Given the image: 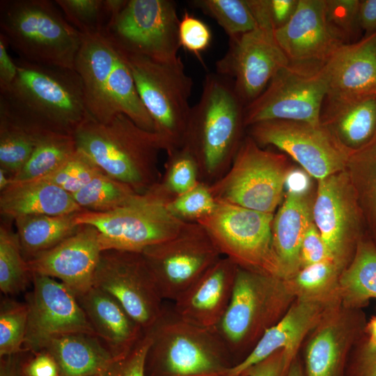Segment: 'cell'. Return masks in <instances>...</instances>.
Masks as SVG:
<instances>
[{"label":"cell","mask_w":376,"mask_h":376,"mask_svg":"<svg viewBox=\"0 0 376 376\" xmlns=\"http://www.w3.org/2000/svg\"><path fill=\"white\" fill-rule=\"evenodd\" d=\"M178 37L180 47L201 61V54L210 45L212 36L207 24L186 11L180 20Z\"/></svg>","instance_id":"48"},{"label":"cell","mask_w":376,"mask_h":376,"mask_svg":"<svg viewBox=\"0 0 376 376\" xmlns=\"http://www.w3.org/2000/svg\"><path fill=\"white\" fill-rule=\"evenodd\" d=\"M274 38L290 63L324 65L343 43L329 25L325 0H299L297 9Z\"/></svg>","instance_id":"22"},{"label":"cell","mask_w":376,"mask_h":376,"mask_svg":"<svg viewBox=\"0 0 376 376\" xmlns=\"http://www.w3.org/2000/svg\"><path fill=\"white\" fill-rule=\"evenodd\" d=\"M290 170L285 155L261 148L249 136L241 142L229 171L209 187L217 202L274 214Z\"/></svg>","instance_id":"9"},{"label":"cell","mask_w":376,"mask_h":376,"mask_svg":"<svg viewBox=\"0 0 376 376\" xmlns=\"http://www.w3.org/2000/svg\"><path fill=\"white\" fill-rule=\"evenodd\" d=\"M180 20L173 1L128 0L104 33L125 52L174 63L180 58Z\"/></svg>","instance_id":"12"},{"label":"cell","mask_w":376,"mask_h":376,"mask_svg":"<svg viewBox=\"0 0 376 376\" xmlns=\"http://www.w3.org/2000/svg\"><path fill=\"white\" fill-rule=\"evenodd\" d=\"M118 48L104 33L82 34L74 70L82 82L86 108L91 119L107 123L116 115L108 83Z\"/></svg>","instance_id":"24"},{"label":"cell","mask_w":376,"mask_h":376,"mask_svg":"<svg viewBox=\"0 0 376 376\" xmlns=\"http://www.w3.org/2000/svg\"><path fill=\"white\" fill-rule=\"evenodd\" d=\"M327 97L376 95V31L341 45L323 65Z\"/></svg>","instance_id":"25"},{"label":"cell","mask_w":376,"mask_h":376,"mask_svg":"<svg viewBox=\"0 0 376 376\" xmlns=\"http://www.w3.org/2000/svg\"><path fill=\"white\" fill-rule=\"evenodd\" d=\"M320 123L349 152L357 150L376 134V95L326 97Z\"/></svg>","instance_id":"28"},{"label":"cell","mask_w":376,"mask_h":376,"mask_svg":"<svg viewBox=\"0 0 376 376\" xmlns=\"http://www.w3.org/2000/svg\"><path fill=\"white\" fill-rule=\"evenodd\" d=\"M146 376H228L231 356L217 329L203 328L165 311L148 332Z\"/></svg>","instance_id":"5"},{"label":"cell","mask_w":376,"mask_h":376,"mask_svg":"<svg viewBox=\"0 0 376 376\" xmlns=\"http://www.w3.org/2000/svg\"><path fill=\"white\" fill-rule=\"evenodd\" d=\"M196 222L205 228L222 256L238 267L281 278L272 244L274 214L217 202Z\"/></svg>","instance_id":"10"},{"label":"cell","mask_w":376,"mask_h":376,"mask_svg":"<svg viewBox=\"0 0 376 376\" xmlns=\"http://www.w3.org/2000/svg\"><path fill=\"white\" fill-rule=\"evenodd\" d=\"M42 350L56 361L60 376L105 375L116 361L96 336L84 333L56 336Z\"/></svg>","instance_id":"30"},{"label":"cell","mask_w":376,"mask_h":376,"mask_svg":"<svg viewBox=\"0 0 376 376\" xmlns=\"http://www.w3.org/2000/svg\"><path fill=\"white\" fill-rule=\"evenodd\" d=\"M33 288L26 296L28 323L24 349L42 350L52 338L67 334L95 335L76 296L56 279L31 274Z\"/></svg>","instance_id":"17"},{"label":"cell","mask_w":376,"mask_h":376,"mask_svg":"<svg viewBox=\"0 0 376 376\" xmlns=\"http://www.w3.org/2000/svg\"><path fill=\"white\" fill-rule=\"evenodd\" d=\"M237 265L222 256L175 301L172 309L182 320L217 329L229 305Z\"/></svg>","instance_id":"23"},{"label":"cell","mask_w":376,"mask_h":376,"mask_svg":"<svg viewBox=\"0 0 376 376\" xmlns=\"http://www.w3.org/2000/svg\"><path fill=\"white\" fill-rule=\"evenodd\" d=\"M15 60L17 75L0 92V112L39 130L71 134L91 118L75 70Z\"/></svg>","instance_id":"1"},{"label":"cell","mask_w":376,"mask_h":376,"mask_svg":"<svg viewBox=\"0 0 376 376\" xmlns=\"http://www.w3.org/2000/svg\"><path fill=\"white\" fill-rule=\"evenodd\" d=\"M137 194L128 185L100 173L72 196L81 208L102 212L126 205Z\"/></svg>","instance_id":"38"},{"label":"cell","mask_w":376,"mask_h":376,"mask_svg":"<svg viewBox=\"0 0 376 376\" xmlns=\"http://www.w3.org/2000/svg\"><path fill=\"white\" fill-rule=\"evenodd\" d=\"M77 214L24 215L14 219L25 260L55 246L75 233L79 226L76 222Z\"/></svg>","instance_id":"32"},{"label":"cell","mask_w":376,"mask_h":376,"mask_svg":"<svg viewBox=\"0 0 376 376\" xmlns=\"http://www.w3.org/2000/svg\"><path fill=\"white\" fill-rule=\"evenodd\" d=\"M93 286L116 299L144 333L154 327L166 308L141 252L102 251Z\"/></svg>","instance_id":"13"},{"label":"cell","mask_w":376,"mask_h":376,"mask_svg":"<svg viewBox=\"0 0 376 376\" xmlns=\"http://www.w3.org/2000/svg\"><path fill=\"white\" fill-rule=\"evenodd\" d=\"M31 281L27 262L17 233L8 226H0V289L5 295L24 292Z\"/></svg>","instance_id":"37"},{"label":"cell","mask_w":376,"mask_h":376,"mask_svg":"<svg viewBox=\"0 0 376 376\" xmlns=\"http://www.w3.org/2000/svg\"><path fill=\"white\" fill-rule=\"evenodd\" d=\"M312 212L313 223L335 263L343 270L365 235L366 226L346 170L318 180Z\"/></svg>","instance_id":"16"},{"label":"cell","mask_w":376,"mask_h":376,"mask_svg":"<svg viewBox=\"0 0 376 376\" xmlns=\"http://www.w3.org/2000/svg\"><path fill=\"white\" fill-rule=\"evenodd\" d=\"M150 337L146 333L123 359L116 361L104 376H146L145 364Z\"/></svg>","instance_id":"49"},{"label":"cell","mask_w":376,"mask_h":376,"mask_svg":"<svg viewBox=\"0 0 376 376\" xmlns=\"http://www.w3.org/2000/svg\"><path fill=\"white\" fill-rule=\"evenodd\" d=\"M96 376H104V375H96Z\"/></svg>","instance_id":"62"},{"label":"cell","mask_w":376,"mask_h":376,"mask_svg":"<svg viewBox=\"0 0 376 376\" xmlns=\"http://www.w3.org/2000/svg\"><path fill=\"white\" fill-rule=\"evenodd\" d=\"M244 108L229 79L217 72L205 76L200 100L191 107L183 146L209 177L233 159L245 126Z\"/></svg>","instance_id":"4"},{"label":"cell","mask_w":376,"mask_h":376,"mask_svg":"<svg viewBox=\"0 0 376 376\" xmlns=\"http://www.w3.org/2000/svg\"><path fill=\"white\" fill-rule=\"evenodd\" d=\"M249 127L259 146L276 147L318 180L345 170L350 152L321 123L268 120Z\"/></svg>","instance_id":"15"},{"label":"cell","mask_w":376,"mask_h":376,"mask_svg":"<svg viewBox=\"0 0 376 376\" xmlns=\"http://www.w3.org/2000/svg\"><path fill=\"white\" fill-rule=\"evenodd\" d=\"M342 269L334 260H325L301 268L286 280L296 298H324L339 296Z\"/></svg>","instance_id":"39"},{"label":"cell","mask_w":376,"mask_h":376,"mask_svg":"<svg viewBox=\"0 0 376 376\" xmlns=\"http://www.w3.org/2000/svg\"><path fill=\"white\" fill-rule=\"evenodd\" d=\"M117 48L108 83L112 107L116 114L123 113L143 129L155 132L153 121L139 95L125 56L118 46Z\"/></svg>","instance_id":"34"},{"label":"cell","mask_w":376,"mask_h":376,"mask_svg":"<svg viewBox=\"0 0 376 376\" xmlns=\"http://www.w3.org/2000/svg\"><path fill=\"white\" fill-rule=\"evenodd\" d=\"M173 198L159 182L116 210L102 212L84 210L77 212L76 222L97 230L102 251L141 252L175 236L189 224L168 208V203Z\"/></svg>","instance_id":"7"},{"label":"cell","mask_w":376,"mask_h":376,"mask_svg":"<svg viewBox=\"0 0 376 376\" xmlns=\"http://www.w3.org/2000/svg\"><path fill=\"white\" fill-rule=\"evenodd\" d=\"M339 296L324 298L298 297L279 321L267 329L249 354L228 370V376H239L275 352L284 350L292 358L325 313L340 304Z\"/></svg>","instance_id":"21"},{"label":"cell","mask_w":376,"mask_h":376,"mask_svg":"<svg viewBox=\"0 0 376 376\" xmlns=\"http://www.w3.org/2000/svg\"><path fill=\"white\" fill-rule=\"evenodd\" d=\"M294 359L285 350H280L252 366L244 373L247 376H285Z\"/></svg>","instance_id":"51"},{"label":"cell","mask_w":376,"mask_h":376,"mask_svg":"<svg viewBox=\"0 0 376 376\" xmlns=\"http://www.w3.org/2000/svg\"><path fill=\"white\" fill-rule=\"evenodd\" d=\"M295 299L285 279L237 266L229 305L217 327L230 354L246 357Z\"/></svg>","instance_id":"6"},{"label":"cell","mask_w":376,"mask_h":376,"mask_svg":"<svg viewBox=\"0 0 376 376\" xmlns=\"http://www.w3.org/2000/svg\"><path fill=\"white\" fill-rule=\"evenodd\" d=\"M191 4L214 19L229 40L257 28L246 0H194Z\"/></svg>","instance_id":"40"},{"label":"cell","mask_w":376,"mask_h":376,"mask_svg":"<svg viewBox=\"0 0 376 376\" xmlns=\"http://www.w3.org/2000/svg\"><path fill=\"white\" fill-rule=\"evenodd\" d=\"M8 45L0 33V92L8 88L17 75L15 60L8 53Z\"/></svg>","instance_id":"53"},{"label":"cell","mask_w":376,"mask_h":376,"mask_svg":"<svg viewBox=\"0 0 376 376\" xmlns=\"http://www.w3.org/2000/svg\"><path fill=\"white\" fill-rule=\"evenodd\" d=\"M68 22L81 34L105 33L111 20L104 0H55Z\"/></svg>","instance_id":"42"},{"label":"cell","mask_w":376,"mask_h":376,"mask_svg":"<svg viewBox=\"0 0 376 376\" xmlns=\"http://www.w3.org/2000/svg\"><path fill=\"white\" fill-rule=\"evenodd\" d=\"M84 210L70 194L41 179L13 182L0 194L1 214L13 219L24 215H61Z\"/></svg>","instance_id":"29"},{"label":"cell","mask_w":376,"mask_h":376,"mask_svg":"<svg viewBox=\"0 0 376 376\" xmlns=\"http://www.w3.org/2000/svg\"><path fill=\"white\" fill-rule=\"evenodd\" d=\"M354 349L359 352L376 351V315L367 321L363 336Z\"/></svg>","instance_id":"57"},{"label":"cell","mask_w":376,"mask_h":376,"mask_svg":"<svg viewBox=\"0 0 376 376\" xmlns=\"http://www.w3.org/2000/svg\"><path fill=\"white\" fill-rule=\"evenodd\" d=\"M341 304L361 309L376 299V246L366 235L359 240L354 256L339 277Z\"/></svg>","instance_id":"31"},{"label":"cell","mask_w":376,"mask_h":376,"mask_svg":"<svg viewBox=\"0 0 376 376\" xmlns=\"http://www.w3.org/2000/svg\"><path fill=\"white\" fill-rule=\"evenodd\" d=\"M289 63L274 33L257 27L229 40L228 49L216 63V72L233 82L246 107Z\"/></svg>","instance_id":"18"},{"label":"cell","mask_w":376,"mask_h":376,"mask_svg":"<svg viewBox=\"0 0 376 376\" xmlns=\"http://www.w3.org/2000/svg\"><path fill=\"white\" fill-rule=\"evenodd\" d=\"M167 172L160 183L173 197L181 195L199 182L198 174L199 166L192 152L183 146L169 153Z\"/></svg>","instance_id":"43"},{"label":"cell","mask_w":376,"mask_h":376,"mask_svg":"<svg viewBox=\"0 0 376 376\" xmlns=\"http://www.w3.org/2000/svg\"><path fill=\"white\" fill-rule=\"evenodd\" d=\"M239 376H247L245 373H243L242 375H240Z\"/></svg>","instance_id":"61"},{"label":"cell","mask_w":376,"mask_h":376,"mask_svg":"<svg viewBox=\"0 0 376 376\" xmlns=\"http://www.w3.org/2000/svg\"><path fill=\"white\" fill-rule=\"evenodd\" d=\"M345 170L356 192L370 237L376 235V134L350 152Z\"/></svg>","instance_id":"33"},{"label":"cell","mask_w":376,"mask_h":376,"mask_svg":"<svg viewBox=\"0 0 376 376\" xmlns=\"http://www.w3.org/2000/svg\"><path fill=\"white\" fill-rule=\"evenodd\" d=\"M77 150L103 173L143 194L159 181L162 138L137 125L123 113L107 123L88 118L73 132Z\"/></svg>","instance_id":"2"},{"label":"cell","mask_w":376,"mask_h":376,"mask_svg":"<svg viewBox=\"0 0 376 376\" xmlns=\"http://www.w3.org/2000/svg\"><path fill=\"white\" fill-rule=\"evenodd\" d=\"M26 352L0 357V376H24L22 364Z\"/></svg>","instance_id":"56"},{"label":"cell","mask_w":376,"mask_h":376,"mask_svg":"<svg viewBox=\"0 0 376 376\" xmlns=\"http://www.w3.org/2000/svg\"><path fill=\"white\" fill-rule=\"evenodd\" d=\"M12 185V177L3 169H0V191H2Z\"/></svg>","instance_id":"59"},{"label":"cell","mask_w":376,"mask_h":376,"mask_svg":"<svg viewBox=\"0 0 376 376\" xmlns=\"http://www.w3.org/2000/svg\"><path fill=\"white\" fill-rule=\"evenodd\" d=\"M0 33L22 59L74 70L82 34L54 1H0Z\"/></svg>","instance_id":"3"},{"label":"cell","mask_w":376,"mask_h":376,"mask_svg":"<svg viewBox=\"0 0 376 376\" xmlns=\"http://www.w3.org/2000/svg\"><path fill=\"white\" fill-rule=\"evenodd\" d=\"M325 260L334 261L319 230L313 222L308 228L301 244V268Z\"/></svg>","instance_id":"50"},{"label":"cell","mask_w":376,"mask_h":376,"mask_svg":"<svg viewBox=\"0 0 376 376\" xmlns=\"http://www.w3.org/2000/svg\"><path fill=\"white\" fill-rule=\"evenodd\" d=\"M312 209L313 203L304 191L290 189L274 216L272 244L283 279H291L301 269L300 248L313 222Z\"/></svg>","instance_id":"27"},{"label":"cell","mask_w":376,"mask_h":376,"mask_svg":"<svg viewBox=\"0 0 376 376\" xmlns=\"http://www.w3.org/2000/svg\"><path fill=\"white\" fill-rule=\"evenodd\" d=\"M44 132L0 112V169L12 178L16 175L29 159Z\"/></svg>","instance_id":"36"},{"label":"cell","mask_w":376,"mask_h":376,"mask_svg":"<svg viewBox=\"0 0 376 376\" xmlns=\"http://www.w3.org/2000/svg\"><path fill=\"white\" fill-rule=\"evenodd\" d=\"M217 204L209 186L198 182L189 191L173 197L167 205L177 217L186 221L196 222L212 213Z\"/></svg>","instance_id":"45"},{"label":"cell","mask_w":376,"mask_h":376,"mask_svg":"<svg viewBox=\"0 0 376 376\" xmlns=\"http://www.w3.org/2000/svg\"><path fill=\"white\" fill-rule=\"evenodd\" d=\"M163 298L175 301L222 257L209 234L190 222L175 236L141 251Z\"/></svg>","instance_id":"14"},{"label":"cell","mask_w":376,"mask_h":376,"mask_svg":"<svg viewBox=\"0 0 376 376\" xmlns=\"http://www.w3.org/2000/svg\"><path fill=\"white\" fill-rule=\"evenodd\" d=\"M122 51L139 95L153 121L155 132L164 141L166 152L183 146L191 110L193 80L186 74L181 58L174 63H161Z\"/></svg>","instance_id":"8"},{"label":"cell","mask_w":376,"mask_h":376,"mask_svg":"<svg viewBox=\"0 0 376 376\" xmlns=\"http://www.w3.org/2000/svg\"><path fill=\"white\" fill-rule=\"evenodd\" d=\"M100 173L102 172L77 150L76 153L61 166L39 179L55 185L72 195Z\"/></svg>","instance_id":"44"},{"label":"cell","mask_w":376,"mask_h":376,"mask_svg":"<svg viewBox=\"0 0 376 376\" xmlns=\"http://www.w3.org/2000/svg\"><path fill=\"white\" fill-rule=\"evenodd\" d=\"M285 376H306L303 365L298 357L291 363Z\"/></svg>","instance_id":"58"},{"label":"cell","mask_w":376,"mask_h":376,"mask_svg":"<svg viewBox=\"0 0 376 376\" xmlns=\"http://www.w3.org/2000/svg\"><path fill=\"white\" fill-rule=\"evenodd\" d=\"M370 238L373 240V242H374L375 245L376 246V235H375L373 237H370Z\"/></svg>","instance_id":"60"},{"label":"cell","mask_w":376,"mask_h":376,"mask_svg":"<svg viewBox=\"0 0 376 376\" xmlns=\"http://www.w3.org/2000/svg\"><path fill=\"white\" fill-rule=\"evenodd\" d=\"M246 1L257 27L274 33L289 22L299 2V0Z\"/></svg>","instance_id":"47"},{"label":"cell","mask_w":376,"mask_h":376,"mask_svg":"<svg viewBox=\"0 0 376 376\" xmlns=\"http://www.w3.org/2000/svg\"><path fill=\"white\" fill-rule=\"evenodd\" d=\"M77 152L72 134L44 132L28 162L12 183L41 178L56 170Z\"/></svg>","instance_id":"35"},{"label":"cell","mask_w":376,"mask_h":376,"mask_svg":"<svg viewBox=\"0 0 376 376\" xmlns=\"http://www.w3.org/2000/svg\"><path fill=\"white\" fill-rule=\"evenodd\" d=\"M31 353L23 361L24 376H60L58 365L49 352L42 350Z\"/></svg>","instance_id":"52"},{"label":"cell","mask_w":376,"mask_h":376,"mask_svg":"<svg viewBox=\"0 0 376 376\" xmlns=\"http://www.w3.org/2000/svg\"><path fill=\"white\" fill-rule=\"evenodd\" d=\"M359 24L366 35L376 31V0L360 1Z\"/></svg>","instance_id":"55"},{"label":"cell","mask_w":376,"mask_h":376,"mask_svg":"<svg viewBox=\"0 0 376 376\" xmlns=\"http://www.w3.org/2000/svg\"><path fill=\"white\" fill-rule=\"evenodd\" d=\"M350 376H376V351H354Z\"/></svg>","instance_id":"54"},{"label":"cell","mask_w":376,"mask_h":376,"mask_svg":"<svg viewBox=\"0 0 376 376\" xmlns=\"http://www.w3.org/2000/svg\"><path fill=\"white\" fill-rule=\"evenodd\" d=\"M328 92L322 65L289 63L244 108L245 126L268 120L320 124Z\"/></svg>","instance_id":"11"},{"label":"cell","mask_w":376,"mask_h":376,"mask_svg":"<svg viewBox=\"0 0 376 376\" xmlns=\"http://www.w3.org/2000/svg\"><path fill=\"white\" fill-rule=\"evenodd\" d=\"M77 299L116 361L125 358L146 334L116 299L99 288L93 286Z\"/></svg>","instance_id":"26"},{"label":"cell","mask_w":376,"mask_h":376,"mask_svg":"<svg viewBox=\"0 0 376 376\" xmlns=\"http://www.w3.org/2000/svg\"><path fill=\"white\" fill-rule=\"evenodd\" d=\"M361 309L341 303L328 311L308 334L304 350L306 376H342L350 351L366 324Z\"/></svg>","instance_id":"19"},{"label":"cell","mask_w":376,"mask_h":376,"mask_svg":"<svg viewBox=\"0 0 376 376\" xmlns=\"http://www.w3.org/2000/svg\"><path fill=\"white\" fill-rule=\"evenodd\" d=\"M102 251L97 230L79 225L72 235L26 262L31 274L58 279L77 297L93 287Z\"/></svg>","instance_id":"20"},{"label":"cell","mask_w":376,"mask_h":376,"mask_svg":"<svg viewBox=\"0 0 376 376\" xmlns=\"http://www.w3.org/2000/svg\"><path fill=\"white\" fill-rule=\"evenodd\" d=\"M26 303L6 298L0 308V357L24 351L28 323Z\"/></svg>","instance_id":"41"},{"label":"cell","mask_w":376,"mask_h":376,"mask_svg":"<svg viewBox=\"0 0 376 376\" xmlns=\"http://www.w3.org/2000/svg\"><path fill=\"white\" fill-rule=\"evenodd\" d=\"M359 0H325L327 21L343 43H350L361 30Z\"/></svg>","instance_id":"46"}]
</instances>
